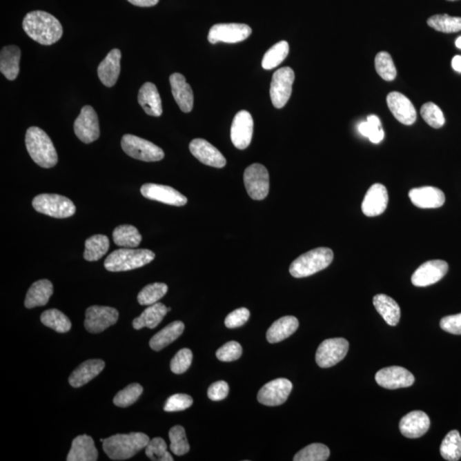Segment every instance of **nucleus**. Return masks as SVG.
<instances>
[{
	"label": "nucleus",
	"instance_id": "39448f33",
	"mask_svg": "<svg viewBox=\"0 0 461 461\" xmlns=\"http://www.w3.org/2000/svg\"><path fill=\"white\" fill-rule=\"evenodd\" d=\"M334 257L329 248H317L300 255L290 266V273L294 278H305L322 271L329 266Z\"/></svg>",
	"mask_w": 461,
	"mask_h": 461
},
{
	"label": "nucleus",
	"instance_id": "423d86ee",
	"mask_svg": "<svg viewBox=\"0 0 461 461\" xmlns=\"http://www.w3.org/2000/svg\"><path fill=\"white\" fill-rule=\"evenodd\" d=\"M33 207L39 213L53 218H68L74 215L77 208L68 197L57 194H41L33 200Z\"/></svg>",
	"mask_w": 461,
	"mask_h": 461
},
{
	"label": "nucleus",
	"instance_id": "09e8293b",
	"mask_svg": "<svg viewBox=\"0 0 461 461\" xmlns=\"http://www.w3.org/2000/svg\"><path fill=\"white\" fill-rule=\"evenodd\" d=\"M193 352L189 349H182L172 359L170 369L175 374H182L189 369L193 362Z\"/></svg>",
	"mask_w": 461,
	"mask_h": 461
},
{
	"label": "nucleus",
	"instance_id": "4be33fe9",
	"mask_svg": "<svg viewBox=\"0 0 461 461\" xmlns=\"http://www.w3.org/2000/svg\"><path fill=\"white\" fill-rule=\"evenodd\" d=\"M431 426L430 418L422 411H413L402 417L399 428L401 433L408 438L422 437Z\"/></svg>",
	"mask_w": 461,
	"mask_h": 461
},
{
	"label": "nucleus",
	"instance_id": "f8f14e48",
	"mask_svg": "<svg viewBox=\"0 0 461 461\" xmlns=\"http://www.w3.org/2000/svg\"><path fill=\"white\" fill-rule=\"evenodd\" d=\"M75 135L83 143L90 144L96 141L100 136L98 115L92 106L82 108L80 115L74 124Z\"/></svg>",
	"mask_w": 461,
	"mask_h": 461
},
{
	"label": "nucleus",
	"instance_id": "de8ad7c7",
	"mask_svg": "<svg viewBox=\"0 0 461 461\" xmlns=\"http://www.w3.org/2000/svg\"><path fill=\"white\" fill-rule=\"evenodd\" d=\"M421 117L429 126L433 128H441L445 124V117L440 108L434 103L424 104L420 110Z\"/></svg>",
	"mask_w": 461,
	"mask_h": 461
},
{
	"label": "nucleus",
	"instance_id": "5701e85b",
	"mask_svg": "<svg viewBox=\"0 0 461 461\" xmlns=\"http://www.w3.org/2000/svg\"><path fill=\"white\" fill-rule=\"evenodd\" d=\"M413 205L420 208H438L445 203V195L440 189L433 186L413 188L409 193Z\"/></svg>",
	"mask_w": 461,
	"mask_h": 461
},
{
	"label": "nucleus",
	"instance_id": "7c9ffc66",
	"mask_svg": "<svg viewBox=\"0 0 461 461\" xmlns=\"http://www.w3.org/2000/svg\"><path fill=\"white\" fill-rule=\"evenodd\" d=\"M299 322L296 317H282L269 327L266 333V340L270 344L279 343L291 337L297 330Z\"/></svg>",
	"mask_w": 461,
	"mask_h": 461
},
{
	"label": "nucleus",
	"instance_id": "a878e982",
	"mask_svg": "<svg viewBox=\"0 0 461 461\" xmlns=\"http://www.w3.org/2000/svg\"><path fill=\"white\" fill-rule=\"evenodd\" d=\"M99 458L95 441L88 435H81L72 442L68 461H96Z\"/></svg>",
	"mask_w": 461,
	"mask_h": 461
},
{
	"label": "nucleus",
	"instance_id": "a18cd8bd",
	"mask_svg": "<svg viewBox=\"0 0 461 461\" xmlns=\"http://www.w3.org/2000/svg\"><path fill=\"white\" fill-rule=\"evenodd\" d=\"M377 73L386 81H394L396 77V68L392 57L386 52H380L375 57Z\"/></svg>",
	"mask_w": 461,
	"mask_h": 461
},
{
	"label": "nucleus",
	"instance_id": "0e129e2a",
	"mask_svg": "<svg viewBox=\"0 0 461 461\" xmlns=\"http://www.w3.org/2000/svg\"><path fill=\"white\" fill-rule=\"evenodd\" d=\"M448 1H456V0H448Z\"/></svg>",
	"mask_w": 461,
	"mask_h": 461
},
{
	"label": "nucleus",
	"instance_id": "c756f323",
	"mask_svg": "<svg viewBox=\"0 0 461 461\" xmlns=\"http://www.w3.org/2000/svg\"><path fill=\"white\" fill-rule=\"evenodd\" d=\"M53 294V286L48 279L36 281L28 291L25 307L34 308L48 304Z\"/></svg>",
	"mask_w": 461,
	"mask_h": 461
},
{
	"label": "nucleus",
	"instance_id": "8fccbe9b",
	"mask_svg": "<svg viewBox=\"0 0 461 461\" xmlns=\"http://www.w3.org/2000/svg\"><path fill=\"white\" fill-rule=\"evenodd\" d=\"M242 353V346L237 342L230 341L216 351V357L221 362H230L239 359Z\"/></svg>",
	"mask_w": 461,
	"mask_h": 461
},
{
	"label": "nucleus",
	"instance_id": "e433bc0d",
	"mask_svg": "<svg viewBox=\"0 0 461 461\" xmlns=\"http://www.w3.org/2000/svg\"><path fill=\"white\" fill-rule=\"evenodd\" d=\"M41 320L43 325L56 331L59 333H66L71 329L70 320L59 309H48L42 313Z\"/></svg>",
	"mask_w": 461,
	"mask_h": 461
},
{
	"label": "nucleus",
	"instance_id": "cd10ccee",
	"mask_svg": "<svg viewBox=\"0 0 461 461\" xmlns=\"http://www.w3.org/2000/svg\"><path fill=\"white\" fill-rule=\"evenodd\" d=\"M138 101L147 115L159 117L163 114L161 99L156 85L146 82L139 89Z\"/></svg>",
	"mask_w": 461,
	"mask_h": 461
},
{
	"label": "nucleus",
	"instance_id": "0eeeda50",
	"mask_svg": "<svg viewBox=\"0 0 461 461\" xmlns=\"http://www.w3.org/2000/svg\"><path fill=\"white\" fill-rule=\"evenodd\" d=\"M121 148L129 157L143 161H158L164 158V151L148 140L126 135L121 139Z\"/></svg>",
	"mask_w": 461,
	"mask_h": 461
},
{
	"label": "nucleus",
	"instance_id": "dca6fc26",
	"mask_svg": "<svg viewBox=\"0 0 461 461\" xmlns=\"http://www.w3.org/2000/svg\"><path fill=\"white\" fill-rule=\"evenodd\" d=\"M375 380L381 387L389 390L410 387L415 381L413 374L402 366L385 367L376 373Z\"/></svg>",
	"mask_w": 461,
	"mask_h": 461
},
{
	"label": "nucleus",
	"instance_id": "e2e57ef3",
	"mask_svg": "<svg viewBox=\"0 0 461 461\" xmlns=\"http://www.w3.org/2000/svg\"><path fill=\"white\" fill-rule=\"evenodd\" d=\"M168 312H169V311H171V308H168Z\"/></svg>",
	"mask_w": 461,
	"mask_h": 461
},
{
	"label": "nucleus",
	"instance_id": "052dcab7",
	"mask_svg": "<svg viewBox=\"0 0 461 461\" xmlns=\"http://www.w3.org/2000/svg\"><path fill=\"white\" fill-rule=\"evenodd\" d=\"M455 46H456L457 48H459V49L461 50V36H460V37L456 39Z\"/></svg>",
	"mask_w": 461,
	"mask_h": 461
},
{
	"label": "nucleus",
	"instance_id": "7ed1b4c3",
	"mask_svg": "<svg viewBox=\"0 0 461 461\" xmlns=\"http://www.w3.org/2000/svg\"><path fill=\"white\" fill-rule=\"evenodd\" d=\"M25 143L28 154L39 167L50 168L59 161L57 150L52 139L45 131L38 127L28 129Z\"/></svg>",
	"mask_w": 461,
	"mask_h": 461
},
{
	"label": "nucleus",
	"instance_id": "bb28decb",
	"mask_svg": "<svg viewBox=\"0 0 461 461\" xmlns=\"http://www.w3.org/2000/svg\"><path fill=\"white\" fill-rule=\"evenodd\" d=\"M106 366L102 360H88L77 367L71 373L68 383L74 388H80L95 379Z\"/></svg>",
	"mask_w": 461,
	"mask_h": 461
},
{
	"label": "nucleus",
	"instance_id": "6e6552de",
	"mask_svg": "<svg viewBox=\"0 0 461 461\" xmlns=\"http://www.w3.org/2000/svg\"><path fill=\"white\" fill-rule=\"evenodd\" d=\"M295 74L293 68L284 67L275 72L270 86V97L273 106L283 108L290 99L293 92Z\"/></svg>",
	"mask_w": 461,
	"mask_h": 461
},
{
	"label": "nucleus",
	"instance_id": "2eb2a0df",
	"mask_svg": "<svg viewBox=\"0 0 461 461\" xmlns=\"http://www.w3.org/2000/svg\"><path fill=\"white\" fill-rule=\"evenodd\" d=\"M253 128V118L250 112L241 110L236 114L230 128V139L236 148L244 150L251 145Z\"/></svg>",
	"mask_w": 461,
	"mask_h": 461
},
{
	"label": "nucleus",
	"instance_id": "ddd939ff",
	"mask_svg": "<svg viewBox=\"0 0 461 461\" xmlns=\"http://www.w3.org/2000/svg\"><path fill=\"white\" fill-rule=\"evenodd\" d=\"M252 33L251 27L243 23H219L210 28L208 39L211 44L219 42L235 43L246 41Z\"/></svg>",
	"mask_w": 461,
	"mask_h": 461
},
{
	"label": "nucleus",
	"instance_id": "a211bd4d",
	"mask_svg": "<svg viewBox=\"0 0 461 461\" xmlns=\"http://www.w3.org/2000/svg\"><path fill=\"white\" fill-rule=\"evenodd\" d=\"M140 192L148 199L161 202L173 206L181 207L187 203V198L171 186L148 183L142 186Z\"/></svg>",
	"mask_w": 461,
	"mask_h": 461
},
{
	"label": "nucleus",
	"instance_id": "864d4df0",
	"mask_svg": "<svg viewBox=\"0 0 461 461\" xmlns=\"http://www.w3.org/2000/svg\"><path fill=\"white\" fill-rule=\"evenodd\" d=\"M251 313L246 308H240L230 313L225 320V325L228 328H237L244 325L250 318Z\"/></svg>",
	"mask_w": 461,
	"mask_h": 461
},
{
	"label": "nucleus",
	"instance_id": "4c0bfd02",
	"mask_svg": "<svg viewBox=\"0 0 461 461\" xmlns=\"http://www.w3.org/2000/svg\"><path fill=\"white\" fill-rule=\"evenodd\" d=\"M442 458L449 461L459 460L461 457V437L458 431H449L440 448Z\"/></svg>",
	"mask_w": 461,
	"mask_h": 461
},
{
	"label": "nucleus",
	"instance_id": "49530a36",
	"mask_svg": "<svg viewBox=\"0 0 461 461\" xmlns=\"http://www.w3.org/2000/svg\"><path fill=\"white\" fill-rule=\"evenodd\" d=\"M146 455L153 461H173L170 453L168 451V446L161 438H155L150 440L146 447Z\"/></svg>",
	"mask_w": 461,
	"mask_h": 461
},
{
	"label": "nucleus",
	"instance_id": "3c124183",
	"mask_svg": "<svg viewBox=\"0 0 461 461\" xmlns=\"http://www.w3.org/2000/svg\"><path fill=\"white\" fill-rule=\"evenodd\" d=\"M193 399L189 395L175 394L170 396L165 403V412L184 411L193 405Z\"/></svg>",
	"mask_w": 461,
	"mask_h": 461
},
{
	"label": "nucleus",
	"instance_id": "72a5a7b5",
	"mask_svg": "<svg viewBox=\"0 0 461 461\" xmlns=\"http://www.w3.org/2000/svg\"><path fill=\"white\" fill-rule=\"evenodd\" d=\"M185 325L182 322H174L154 335L150 341V347L155 351H160L182 336Z\"/></svg>",
	"mask_w": 461,
	"mask_h": 461
},
{
	"label": "nucleus",
	"instance_id": "2f4dec72",
	"mask_svg": "<svg viewBox=\"0 0 461 461\" xmlns=\"http://www.w3.org/2000/svg\"><path fill=\"white\" fill-rule=\"evenodd\" d=\"M168 312V308L161 302L150 305L140 316L133 320V328L136 330L142 329L144 327L150 329L156 328Z\"/></svg>",
	"mask_w": 461,
	"mask_h": 461
},
{
	"label": "nucleus",
	"instance_id": "b1692460",
	"mask_svg": "<svg viewBox=\"0 0 461 461\" xmlns=\"http://www.w3.org/2000/svg\"><path fill=\"white\" fill-rule=\"evenodd\" d=\"M169 81H170L172 95L179 109L184 113L190 112L193 109L194 95L193 89L186 82L185 77L182 74L175 73L170 75Z\"/></svg>",
	"mask_w": 461,
	"mask_h": 461
},
{
	"label": "nucleus",
	"instance_id": "f3484780",
	"mask_svg": "<svg viewBox=\"0 0 461 461\" xmlns=\"http://www.w3.org/2000/svg\"><path fill=\"white\" fill-rule=\"evenodd\" d=\"M449 265L445 261L432 260L424 262L414 272L412 283L417 287H426L440 281L448 273Z\"/></svg>",
	"mask_w": 461,
	"mask_h": 461
},
{
	"label": "nucleus",
	"instance_id": "a19ab883",
	"mask_svg": "<svg viewBox=\"0 0 461 461\" xmlns=\"http://www.w3.org/2000/svg\"><path fill=\"white\" fill-rule=\"evenodd\" d=\"M168 287L164 283H154L144 287L138 295V302L142 306L157 304L167 294Z\"/></svg>",
	"mask_w": 461,
	"mask_h": 461
},
{
	"label": "nucleus",
	"instance_id": "f257e3e1",
	"mask_svg": "<svg viewBox=\"0 0 461 461\" xmlns=\"http://www.w3.org/2000/svg\"><path fill=\"white\" fill-rule=\"evenodd\" d=\"M23 28L32 39L43 46L55 44L62 38V24L48 12L35 10L24 17Z\"/></svg>",
	"mask_w": 461,
	"mask_h": 461
},
{
	"label": "nucleus",
	"instance_id": "680f3d73",
	"mask_svg": "<svg viewBox=\"0 0 461 461\" xmlns=\"http://www.w3.org/2000/svg\"><path fill=\"white\" fill-rule=\"evenodd\" d=\"M104 441V439H100V442H103Z\"/></svg>",
	"mask_w": 461,
	"mask_h": 461
},
{
	"label": "nucleus",
	"instance_id": "4d7b16f0",
	"mask_svg": "<svg viewBox=\"0 0 461 461\" xmlns=\"http://www.w3.org/2000/svg\"><path fill=\"white\" fill-rule=\"evenodd\" d=\"M132 5L139 7H153L157 6L159 0H128Z\"/></svg>",
	"mask_w": 461,
	"mask_h": 461
},
{
	"label": "nucleus",
	"instance_id": "f704fd0d",
	"mask_svg": "<svg viewBox=\"0 0 461 461\" xmlns=\"http://www.w3.org/2000/svg\"><path fill=\"white\" fill-rule=\"evenodd\" d=\"M113 240L118 246L133 248L141 243L142 236L132 225H121L113 230Z\"/></svg>",
	"mask_w": 461,
	"mask_h": 461
},
{
	"label": "nucleus",
	"instance_id": "603ef678",
	"mask_svg": "<svg viewBox=\"0 0 461 461\" xmlns=\"http://www.w3.org/2000/svg\"><path fill=\"white\" fill-rule=\"evenodd\" d=\"M358 130L373 144H379L384 139V133L382 126L373 125L366 121L359 125Z\"/></svg>",
	"mask_w": 461,
	"mask_h": 461
},
{
	"label": "nucleus",
	"instance_id": "bf43d9fd",
	"mask_svg": "<svg viewBox=\"0 0 461 461\" xmlns=\"http://www.w3.org/2000/svg\"><path fill=\"white\" fill-rule=\"evenodd\" d=\"M367 121H369V124L373 125L381 126L380 118L377 117V115H369V117H367Z\"/></svg>",
	"mask_w": 461,
	"mask_h": 461
},
{
	"label": "nucleus",
	"instance_id": "f03ea898",
	"mask_svg": "<svg viewBox=\"0 0 461 461\" xmlns=\"http://www.w3.org/2000/svg\"><path fill=\"white\" fill-rule=\"evenodd\" d=\"M149 442L148 435L141 432L117 434L104 439L103 449L110 460H125L145 449Z\"/></svg>",
	"mask_w": 461,
	"mask_h": 461
},
{
	"label": "nucleus",
	"instance_id": "6e6d98bb",
	"mask_svg": "<svg viewBox=\"0 0 461 461\" xmlns=\"http://www.w3.org/2000/svg\"><path fill=\"white\" fill-rule=\"evenodd\" d=\"M440 326L447 333L461 335V313L444 317L441 320Z\"/></svg>",
	"mask_w": 461,
	"mask_h": 461
},
{
	"label": "nucleus",
	"instance_id": "9d476101",
	"mask_svg": "<svg viewBox=\"0 0 461 461\" xmlns=\"http://www.w3.org/2000/svg\"><path fill=\"white\" fill-rule=\"evenodd\" d=\"M349 342L344 338H331L322 342L317 349L315 361L322 369L337 365L349 351Z\"/></svg>",
	"mask_w": 461,
	"mask_h": 461
},
{
	"label": "nucleus",
	"instance_id": "13d9d810",
	"mask_svg": "<svg viewBox=\"0 0 461 461\" xmlns=\"http://www.w3.org/2000/svg\"><path fill=\"white\" fill-rule=\"evenodd\" d=\"M452 68L459 73H461V56L457 55L453 57Z\"/></svg>",
	"mask_w": 461,
	"mask_h": 461
},
{
	"label": "nucleus",
	"instance_id": "4468645a",
	"mask_svg": "<svg viewBox=\"0 0 461 461\" xmlns=\"http://www.w3.org/2000/svg\"><path fill=\"white\" fill-rule=\"evenodd\" d=\"M293 388V383L283 377L270 381L259 391L258 402L262 405L269 406L282 405L289 398Z\"/></svg>",
	"mask_w": 461,
	"mask_h": 461
},
{
	"label": "nucleus",
	"instance_id": "20e7f679",
	"mask_svg": "<svg viewBox=\"0 0 461 461\" xmlns=\"http://www.w3.org/2000/svg\"><path fill=\"white\" fill-rule=\"evenodd\" d=\"M156 257L150 250L120 248L112 252L104 261V268L110 272H124L149 264Z\"/></svg>",
	"mask_w": 461,
	"mask_h": 461
},
{
	"label": "nucleus",
	"instance_id": "c85d7f7f",
	"mask_svg": "<svg viewBox=\"0 0 461 461\" xmlns=\"http://www.w3.org/2000/svg\"><path fill=\"white\" fill-rule=\"evenodd\" d=\"M21 50L17 46H3L0 52V71L7 80H16L19 75Z\"/></svg>",
	"mask_w": 461,
	"mask_h": 461
},
{
	"label": "nucleus",
	"instance_id": "c03bdc74",
	"mask_svg": "<svg viewBox=\"0 0 461 461\" xmlns=\"http://www.w3.org/2000/svg\"><path fill=\"white\" fill-rule=\"evenodd\" d=\"M170 450L175 455L182 456L189 452L190 445L187 441L186 431L182 426H175L169 431Z\"/></svg>",
	"mask_w": 461,
	"mask_h": 461
},
{
	"label": "nucleus",
	"instance_id": "aec40b11",
	"mask_svg": "<svg viewBox=\"0 0 461 461\" xmlns=\"http://www.w3.org/2000/svg\"><path fill=\"white\" fill-rule=\"evenodd\" d=\"M389 109L395 118L406 126L413 125L416 121L417 113L411 101L398 92H391L387 96Z\"/></svg>",
	"mask_w": 461,
	"mask_h": 461
},
{
	"label": "nucleus",
	"instance_id": "9b49d317",
	"mask_svg": "<svg viewBox=\"0 0 461 461\" xmlns=\"http://www.w3.org/2000/svg\"><path fill=\"white\" fill-rule=\"evenodd\" d=\"M118 318L117 309L106 306H92L86 309L84 325L90 333L98 334L115 325Z\"/></svg>",
	"mask_w": 461,
	"mask_h": 461
},
{
	"label": "nucleus",
	"instance_id": "1a4fd4ad",
	"mask_svg": "<svg viewBox=\"0 0 461 461\" xmlns=\"http://www.w3.org/2000/svg\"><path fill=\"white\" fill-rule=\"evenodd\" d=\"M244 186L248 196L254 200H264L269 193V174L264 165L254 164L246 169L244 174Z\"/></svg>",
	"mask_w": 461,
	"mask_h": 461
},
{
	"label": "nucleus",
	"instance_id": "79ce46f5",
	"mask_svg": "<svg viewBox=\"0 0 461 461\" xmlns=\"http://www.w3.org/2000/svg\"><path fill=\"white\" fill-rule=\"evenodd\" d=\"M330 456L328 447L322 444H313L305 447L294 456V461H326Z\"/></svg>",
	"mask_w": 461,
	"mask_h": 461
},
{
	"label": "nucleus",
	"instance_id": "393cba45",
	"mask_svg": "<svg viewBox=\"0 0 461 461\" xmlns=\"http://www.w3.org/2000/svg\"><path fill=\"white\" fill-rule=\"evenodd\" d=\"M121 52L119 49L111 50L98 67L99 80L107 88H112L121 72Z\"/></svg>",
	"mask_w": 461,
	"mask_h": 461
},
{
	"label": "nucleus",
	"instance_id": "37998d69",
	"mask_svg": "<svg viewBox=\"0 0 461 461\" xmlns=\"http://www.w3.org/2000/svg\"><path fill=\"white\" fill-rule=\"evenodd\" d=\"M143 393V387L139 384L133 383L118 392L113 400L114 404L119 408H128L138 401Z\"/></svg>",
	"mask_w": 461,
	"mask_h": 461
},
{
	"label": "nucleus",
	"instance_id": "412c9836",
	"mask_svg": "<svg viewBox=\"0 0 461 461\" xmlns=\"http://www.w3.org/2000/svg\"><path fill=\"white\" fill-rule=\"evenodd\" d=\"M389 195L386 187L382 184H374L370 187L364 197L362 210L369 217L380 215L386 210Z\"/></svg>",
	"mask_w": 461,
	"mask_h": 461
},
{
	"label": "nucleus",
	"instance_id": "5fc2aeb1",
	"mask_svg": "<svg viewBox=\"0 0 461 461\" xmlns=\"http://www.w3.org/2000/svg\"><path fill=\"white\" fill-rule=\"evenodd\" d=\"M229 393V385L225 381H217L212 384L208 390V396L211 401L219 402L225 399Z\"/></svg>",
	"mask_w": 461,
	"mask_h": 461
},
{
	"label": "nucleus",
	"instance_id": "6ab92c4d",
	"mask_svg": "<svg viewBox=\"0 0 461 461\" xmlns=\"http://www.w3.org/2000/svg\"><path fill=\"white\" fill-rule=\"evenodd\" d=\"M190 151L202 164L210 167L222 168L225 167L226 160L216 147L203 139H195L190 143Z\"/></svg>",
	"mask_w": 461,
	"mask_h": 461
},
{
	"label": "nucleus",
	"instance_id": "473e14b6",
	"mask_svg": "<svg viewBox=\"0 0 461 461\" xmlns=\"http://www.w3.org/2000/svg\"><path fill=\"white\" fill-rule=\"evenodd\" d=\"M373 305L388 325H398L401 318V308L394 299L384 294L376 295L373 297Z\"/></svg>",
	"mask_w": 461,
	"mask_h": 461
},
{
	"label": "nucleus",
	"instance_id": "ea45409f",
	"mask_svg": "<svg viewBox=\"0 0 461 461\" xmlns=\"http://www.w3.org/2000/svg\"><path fill=\"white\" fill-rule=\"evenodd\" d=\"M427 24L442 33H457L461 31V17H450L447 14L431 17L427 20Z\"/></svg>",
	"mask_w": 461,
	"mask_h": 461
},
{
	"label": "nucleus",
	"instance_id": "c9c22d12",
	"mask_svg": "<svg viewBox=\"0 0 461 461\" xmlns=\"http://www.w3.org/2000/svg\"><path fill=\"white\" fill-rule=\"evenodd\" d=\"M84 258L86 261L96 262L100 260L107 253L110 248V240L106 235L98 234L90 237L85 242Z\"/></svg>",
	"mask_w": 461,
	"mask_h": 461
},
{
	"label": "nucleus",
	"instance_id": "58836bf2",
	"mask_svg": "<svg viewBox=\"0 0 461 461\" xmlns=\"http://www.w3.org/2000/svg\"><path fill=\"white\" fill-rule=\"evenodd\" d=\"M289 44L287 41H280L272 46L268 52H266L264 59H262V66L264 70H273L279 66L289 54Z\"/></svg>",
	"mask_w": 461,
	"mask_h": 461
}]
</instances>
